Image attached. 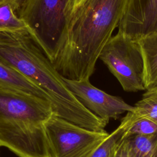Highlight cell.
<instances>
[{
	"label": "cell",
	"mask_w": 157,
	"mask_h": 157,
	"mask_svg": "<svg viewBox=\"0 0 157 157\" xmlns=\"http://www.w3.org/2000/svg\"><path fill=\"white\" fill-rule=\"evenodd\" d=\"M128 2H81L67 19L64 44L53 64L63 77L90 80L101 50L120 23Z\"/></svg>",
	"instance_id": "obj_1"
},
{
	"label": "cell",
	"mask_w": 157,
	"mask_h": 157,
	"mask_svg": "<svg viewBox=\"0 0 157 157\" xmlns=\"http://www.w3.org/2000/svg\"><path fill=\"white\" fill-rule=\"evenodd\" d=\"M0 60L17 70L49 96L55 115L94 131H104L107 123L88 110L69 90L29 33L0 32Z\"/></svg>",
	"instance_id": "obj_2"
},
{
	"label": "cell",
	"mask_w": 157,
	"mask_h": 157,
	"mask_svg": "<svg viewBox=\"0 0 157 157\" xmlns=\"http://www.w3.org/2000/svg\"><path fill=\"white\" fill-rule=\"evenodd\" d=\"M51 103L0 84V147L19 157H52L45 123Z\"/></svg>",
	"instance_id": "obj_3"
},
{
	"label": "cell",
	"mask_w": 157,
	"mask_h": 157,
	"mask_svg": "<svg viewBox=\"0 0 157 157\" xmlns=\"http://www.w3.org/2000/svg\"><path fill=\"white\" fill-rule=\"evenodd\" d=\"M69 0H25L17 14L30 35L53 64L64 44Z\"/></svg>",
	"instance_id": "obj_4"
},
{
	"label": "cell",
	"mask_w": 157,
	"mask_h": 157,
	"mask_svg": "<svg viewBox=\"0 0 157 157\" xmlns=\"http://www.w3.org/2000/svg\"><path fill=\"white\" fill-rule=\"evenodd\" d=\"M128 92L145 90L143 55L138 40L117 33L110 39L99 56Z\"/></svg>",
	"instance_id": "obj_5"
},
{
	"label": "cell",
	"mask_w": 157,
	"mask_h": 157,
	"mask_svg": "<svg viewBox=\"0 0 157 157\" xmlns=\"http://www.w3.org/2000/svg\"><path fill=\"white\" fill-rule=\"evenodd\" d=\"M52 157H86L109 136L81 127L53 114L45 123Z\"/></svg>",
	"instance_id": "obj_6"
},
{
	"label": "cell",
	"mask_w": 157,
	"mask_h": 157,
	"mask_svg": "<svg viewBox=\"0 0 157 157\" xmlns=\"http://www.w3.org/2000/svg\"><path fill=\"white\" fill-rule=\"evenodd\" d=\"M69 90L90 112L107 124L111 119L134 110L121 98L109 94L95 87L90 80H74L63 77Z\"/></svg>",
	"instance_id": "obj_7"
},
{
	"label": "cell",
	"mask_w": 157,
	"mask_h": 157,
	"mask_svg": "<svg viewBox=\"0 0 157 157\" xmlns=\"http://www.w3.org/2000/svg\"><path fill=\"white\" fill-rule=\"evenodd\" d=\"M118 33L140 39L157 32V0H128Z\"/></svg>",
	"instance_id": "obj_8"
},
{
	"label": "cell",
	"mask_w": 157,
	"mask_h": 157,
	"mask_svg": "<svg viewBox=\"0 0 157 157\" xmlns=\"http://www.w3.org/2000/svg\"><path fill=\"white\" fill-rule=\"evenodd\" d=\"M0 84L10 89L47 100L50 102L49 96L38 85L1 60Z\"/></svg>",
	"instance_id": "obj_9"
},
{
	"label": "cell",
	"mask_w": 157,
	"mask_h": 157,
	"mask_svg": "<svg viewBox=\"0 0 157 157\" xmlns=\"http://www.w3.org/2000/svg\"><path fill=\"white\" fill-rule=\"evenodd\" d=\"M141 48L146 91H157V32L138 40Z\"/></svg>",
	"instance_id": "obj_10"
},
{
	"label": "cell",
	"mask_w": 157,
	"mask_h": 157,
	"mask_svg": "<svg viewBox=\"0 0 157 157\" xmlns=\"http://www.w3.org/2000/svg\"><path fill=\"white\" fill-rule=\"evenodd\" d=\"M18 7L13 0L0 1V32L29 33L25 22L17 14Z\"/></svg>",
	"instance_id": "obj_11"
},
{
	"label": "cell",
	"mask_w": 157,
	"mask_h": 157,
	"mask_svg": "<svg viewBox=\"0 0 157 157\" xmlns=\"http://www.w3.org/2000/svg\"><path fill=\"white\" fill-rule=\"evenodd\" d=\"M129 157H157V132L125 137Z\"/></svg>",
	"instance_id": "obj_12"
},
{
	"label": "cell",
	"mask_w": 157,
	"mask_h": 157,
	"mask_svg": "<svg viewBox=\"0 0 157 157\" xmlns=\"http://www.w3.org/2000/svg\"><path fill=\"white\" fill-rule=\"evenodd\" d=\"M126 116L130 120L146 118L157 124V91H146L134 106V110L128 112Z\"/></svg>",
	"instance_id": "obj_13"
},
{
	"label": "cell",
	"mask_w": 157,
	"mask_h": 157,
	"mask_svg": "<svg viewBox=\"0 0 157 157\" xmlns=\"http://www.w3.org/2000/svg\"><path fill=\"white\" fill-rule=\"evenodd\" d=\"M129 126L128 121L124 117L116 129L110 133L102 143L86 157H111L116 146L123 138Z\"/></svg>",
	"instance_id": "obj_14"
},
{
	"label": "cell",
	"mask_w": 157,
	"mask_h": 157,
	"mask_svg": "<svg viewBox=\"0 0 157 157\" xmlns=\"http://www.w3.org/2000/svg\"><path fill=\"white\" fill-rule=\"evenodd\" d=\"M129 122V126L125 132L123 138L134 135H150L157 132V124L146 118H139L130 120L124 117Z\"/></svg>",
	"instance_id": "obj_15"
},
{
	"label": "cell",
	"mask_w": 157,
	"mask_h": 157,
	"mask_svg": "<svg viewBox=\"0 0 157 157\" xmlns=\"http://www.w3.org/2000/svg\"><path fill=\"white\" fill-rule=\"evenodd\" d=\"M111 157H129L127 141L123 138L116 146Z\"/></svg>",
	"instance_id": "obj_16"
},
{
	"label": "cell",
	"mask_w": 157,
	"mask_h": 157,
	"mask_svg": "<svg viewBox=\"0 0 157 157\" xmlns=\"http://www.w3.org/2000/svg\"><path fill=\"white\" fill-rule=\"evenodd\" d=\"M83 0H69L66 8V19H67L73 12V11L77 7Z\"/></svg>",
	"instance_id": "obj_17"
},
{
	"label": "cell",
	"mask_w": 157,
	"mask_h": 157,
	"mask_svg": "<svg viewBox=\"0 0 157 157\" xmlns=\"http://www.w3.org/2000/svg\"><path fill=\"white\" fill-rule=\"evenodd\" d=\"M1 1V0H0ZM15 2V4H17V7H18V9H19V7H20V6L21 5V4L23 2V1H25V0H13Z\"/></svg>",
	"instance_id": "obj_18"
}]
</instances>
